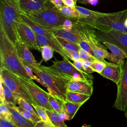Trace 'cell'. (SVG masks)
I'll return each mask as SVG.
<instances>
[{"label": "cell", "mask_w": 127, "mask_h": 127, "mask_svg": "<svg viewBox=\"0 0 127 127\" xmlns=\"http://www.w3.org/2000/svg\"><path fill=\"white\" fill-rule=\"evenodd\" d=\"M98 0H86V4H90L93 5H95L97 3Z\"/></svg>", "instance_id": "48"}, {"label": "cell", "mask_w": 127, "mask_h": 127, "mask_svg": "<svg viewBox=\"0 0 127 127\" xmlns=\"http://www.w3.org/2000/svg\"><path fill=\"white\" fill-rule=\"evenodd\" d=\"M127 18V9L113 13H102L91 20H77V21L90 28L102 32L112 30L127 33V27L125 21Z\"/></svg>", "instance_id": "4"}, {"label": "cell", "mask_w": 127, "mask_h": 127, "mask_svg": "<svg viewBox=\"0 0 127 127\" xmlns=\"http://www.w3.org/2000/svg\"><path fill=\"white\" fill-rule=\"evenodd\" d=\"M22 13L19 0H0V28L14 43L20 39L18 27Z\"/></svg>", "instance_id": "1"}, {"label": "cell", "mask_w": 127, "mask_h": 127, "mask_svg": "<svg viewBox=\"0 0 127 127\" xmlns=\"http://www.w3.org/2000/svg\"><path fill=\"white\" fill-rule=\"evenodd\" d=\"M36 41L37 45L40 49V47L47 45L52 48L55 51L59 54L64 60H69L68 58L64 52V49L57 40L56 37L54 35L48 37L44 35L36 34Z\"/></svg>", "instance_id": "14"}, {"label": "cell", "mask_w": 127, "mask_h": 127, "mask_svg": "<svg viewBox=\"0 0 127 127\" xmlns=\"http://www.w3.org/2000/svg\"><path fill=\"white\" fill-rule=\"evenodd\" d=\"M0 67H4L19 77L31 79L27 74L14 43L0 28Z\"/></svg>", "instance_id": "2"}, {"label": "cell", "mask_w": 127, "mask_h": 127, "mask_svg": "<svg viewBox=\"0 0 127 127\" xmlns=\"http://www.w3.org/2000/svg\"><path fill=\"white\" fill-rule=\"evenodd\" d=\"M0 127H17L12 122L0 119Z\"/></svg>", "instance_id": "42"}, {"label": "cell", "mask_w": 127, "mask_h": 127, "mask_svg": "<svg viewBox=\"0 0 127 127\" xmlns=\"http://www.w3.org/2000/svg\"><path fill=\"white\" fill-rule=\"evenodd\" d=\"M14 107H15V108L26 119L31 121L34 122L35 123H37L41 120V119L39 117L35 116L30 112L27 111L19 106L17 107L16 105H15Z\"/></svg>", "instance_id": "33"}, {"label": "cell", "mask_w": 127, "mask_h": 127, "mask_svg": "<svg viewBox=\"0 0 127 127\" xmlns=\"http://www.w3.org/2000/svg\"><path fill=\"white\" fill-rule=\"evenodd\" d=\"M124 65H120L115 63L107 62L106 66L100 74L112 80L117 85L121 78Z\"/></svg>", "instance_id": "16"}, {"label": "cell", "mask_w": 127, "mask_h": 127, "mask_svg": "<svg viewBox=\"0 0 127 127\" xmlns=\"http://www.w3.org/2000/svg\"><path fill=\"white\" fill-rule=\"evenodd\" d=\"M56 37H61L78 44L82 40H86L85 36L74 26L72 30L67 31L62 28L49 30Z\"/></svg>", "instance_id": "18"}, {"label": "cell", "mask_w": 127, "mask_h": 127, "mask_svg": "<svg viewBox=\"0 0 127 127\" xmlns=\"http://www.w3.org/2000/svg\"><path fill=\"white\" fill-rule=\"evenodd\" d=\"M90 97L91 96L90 95L78 92L67 91L65 96V100L83 105L90 98Z\"/></svg>", "instance_id": "23"}, {"label": "cell", "mask_w": 127, "mask_h": 127, "mask_svg": "<svg viewBox=\"0 0 127 127\" xmlns=\"http://www.w3.org/2000/svg\"><path fill=\"white\" fill-rule=\"evenodd\" d=\"M73 26L85 36L86 40L94 52L95 58L99 61L106 62L105 59H107L110 53L107 51V47L96 38L94 29L82 25L76 20L74 21Z\"/></svg>", "instance_id": "6"}, {"label": "cell", "mask_w": 127, "mask_h": 127, "mask_svg": "<svg viewBox=\"0 0 127 127\" xmlns=\"http://www.w3.org/2000/svg\"><path fill=\"white\" fill-rule=\"evenodd\" d=\"M4 103L10 113L11 122L17 127H34L36 123L25 118L15 108V105L6 102Z\"/></svg>", "instance_id": "17"}, {"label": "cell", "mask_w": 127, "mask_h": 127, "mask_svg": "<svg viewBox=\"0 0 127 127\" xmlns=\"http://www.w3.org/2000/svg\"><path fill=\"white\" fill-rule=\"evenodd\" d=\"M125 117H126V118L127 119V109L126 110V111H125Z\"/></svg>", "instance_id": "52"}, {"label": "cell", "mask_w": 127, "mask_h": 127, "mask_svg": "<svg viewBox=\"0 0 127 127\" xmlns=\"http://www.w3.org/2000/svg\"><path fill=\"white\" fill-rule=\"evenodd\" d=\"M96 38L101 42H108L122 50L127 55V33L112 30L102 32L94 29Z\"/></svg>", "instance_id": "10"}, {"label": "cell", "mask_w": 127, "mask_h": 127, "mask_svg": "<svg viewBox=\"0 0 127 127\" xmlns=\"http://www.w3.org/2000/svg\"><path fill=\"white\" fill-rule=\"evenodd\" d=\"M46 111L54 126L57 127H68L60 114L53 110L46 109Z\"/></svg>", "instance_id": "25"}, {"label": "cell", "mask_w": 127, "mask_h": 127, "mask_svg": "<svg viewBox=\"0 0 127 127\" xmlns=\"http://www.w3.org/2000/svg\"><path fill=\"white\" fill-rule=\"evenodd\" d=\"M102 43L111 52L107 59L111 63L120 65H124V59L127 58L126 54L117 46L108 42H103Z\"/></svg>", "instance_id": "19"}, {"label": "cell", "mask_w": 127, "mask_h": 127, "mask_svg": "<svg viewBox=\"0 0 127 127\" xmlns=\"http://www.w3.org/2000/svg\"><path fill=\"white\" fill-rule=\"evenodd\" d=\"M77 1L78 2H80V3L86 4V0H77Z\"/></svg>", "instance_id": "49"}, {"label": "cell", "mask_w": 127, "mask_h": 127, "mask_svg": "<svg viewBox=\"0 0 127 127\" xmlns=\"http://www.w3.org/2000/svg\"><path fill=\"white\" fill-rule=\"evenodd\" d=\"M63 3L64 5L75 8L76 6L77 0H63Z\"/></svg>", "instance_id": "43"}, {"label": "cell", "mask_w": 127, "mask_h": 127, "mask_svg": "<svg viewBox=\"0 0 127 127\" xmlns=\"http://www.w3.org/2000/svg\"><path fill=\"white\" fill-rule=\"evenodd\" d=\"M0 84V103H4L5 101V95L4 92L3 90V88L2 85Z\"/></svg>", "instance_id": "46"}, {"label": "cell", "mask_w": 127, "mask_h": 127, "mask_svg": "<svg viewBox=\"0 0 127 127\" xmlns=\"http://www.w3.org/2000/svg\"><path fill=\"white\" fill-rule=\"evenodd\" d=\"M14 44L18 56L23 65L32 67L37 66L40 63H37L28 47L20 39L16 40Z\"/></svg>", "instance_id": "13"}, {"label": "cell", "mask_w": 127, "mask_h": 127, "mask_svg": "<svg viewBox=\"0 0 127 127\" xmlns=\"http://www.w3.org/2000/svg\"><path fill=\"white\" fill-rule=\"evenodd\" d=\"M51 67L65 77L73 80H83L93 85V76L91 74L79 70L69 60L59 61L55 59L53 61V64Z\"/></svg>", "instance_id": "7"}, {"label": "cell", "mask_w": 127, "mask_h": 127, "mask_svg": "<svg viewBox=\"0 0 127 127\" xmlns=\"http://www.w3.org/2000/svg\"><path fill=\"white\" fill-rule=\"evenodd\" d=\"M32 105L35 109V111H36L38 116L39 117L41 121L45 123L53 125L48 115L46 113V109L45 108H44L42 106L37 105L34 104H32Z\"/></svg>", "instance_id": "30"}, {"label": "cell", "mask_w": 127, "mask_h": 127, "mask_svg": "<svg viewBox=\"0 0 127 127\" xmlns=\"http://www.w3.org/2000/svg\"><path fill=\"white\" fill-rule=\"evenodd\" d=\"M79 55H80L81 60L88 61H90L91 62H94L95 61L97 60V59L96 58L94 57L91 54H90L89 53L84 51V50L82 49L81 48L79 51Z\"/></svg>", "instance_id": "37"}, {"label": "cell", "mask_w": 127, "mask_h": 127, "mask_svg": "<svg viewBox=\"0 0 127 127\" xmlns=\"http://www.w3.org/2000/svg\"><path fill=\"white\" fill-rule=\"evenodd\" d=\"M49 101L53 111L57 112L60 114L64 113L63 110V105L64 101L51 94L49 95Z\"/></svg>", "instance_id": "27"}, {"label": "cell", "mask_w": 127, "mask_h": 127, "mask_svg": "<svg viewBox=\"0 0 127 127\" xmlns=\"http://www.w3.org/2000/svg\"><path fill=\"white\" fill-rule=\"evenodd\" d=\"M18 78L33 100L35 104L42 106L47 110H53L49 101V92L40 88L32 79H25L19 76Z\"/></svg>", "instance_id": "9"}, {"label": "cell", "mask_w": 127, "mask_h": 127, "mask_svg": "<svg viewBox=\"0 0 127 127\" xmlns=\"http://www.w3.org/2000/svg\"><path fill=\"white\" fill-rule=\"evenodd\" d=\"M24 14L48 30L62 28L64 21L68 18L52 3L40 11Z\"/></svg>", "instance_id": "5"}, {"label": "cell", "mask_w": 127, "mask_h": 127, "mask_svg": "<svg viewBox=\"0 0 127 127\" xmlns=\"http://www.w3.org/2000/svg\"><path fill=\"white\" fill-rule=\"evenodd\" d=\"M125 25L126 26V27H127V18H126L125 21Z\"/></svg>", "instance_id": "51"}, {"label": "cell", "mask_w": 127, "mask_h": 127, "mask_svg": "<svg viewBox=\"0 0 127 127\" xmlns=\"http://www.w3.org/2000/svg\"><path fill=\"white\" fill-rule=\"evenodd\" d=\"M16 104L18 105L19 107L23 108L24 109H25L27 111L30 112L31 113H32L34 115H35V116L39 117L36 111H35V109L34 108V107H33L32 104H31L30 103L28 102L25 99H24L22 98H20V97H17L16 100Z\"/></svg>", "instance_id": "31"}, {"label": "cell", "mask_w": 127, "mask_h": 127, "mask_svg": "<svg viewBox=\"0 0 127 127\" xmlns=\"http://www.w3.org/2000/svg\"><path fill=\"white\" fill-rule=\"evenodd\" d=\"M78 45L82 49L87 52L90 54H91L92 56H93L95 58V56L93 51H92L91 48L90 47V46H89V44L87 43V42L86 40L81 41V42H80V43L78 44Z\"/></svg>", "instance_id": "40"}, {"label": "cell", "mask_w": 127, "mask_h": 127, "mask_svg": "<svg viewBox=\"0 0 127 127\" xmlns=\"http://www.w3.org/2000/svg\"><path fill=\"white\" fill-rule=\"evenodd\" d=\"M93 91V85L83 80L71 79L67 85V91L76 92L91 96Z\"/></svg>", "instance_id": "20"}, {"label": "cell", "mask_w": 127, "mask_h": 127, "mask_svg": "<svg viewBox=\"0 0 127 127\" xmlns=\"http://www.w3.org/2000/svg\"><path fill=\"white\" fill-rule=\"evenodd\" d=\"M81 60L83 64L84 71L86 73L91 74L94 72V71L93 70V69L91 67V65L93 62H91L88 61H86V60Z\"/></svg>", "instance_id": "41"}, {"label": "cell", "mask_w": 127, "mask_h": 127, "mask_svg": "<svg viewBox=\"0 0 127 127\" xmlns=\"http://www.w3.org/2000/svg\"><path fill=\"white\" fill-rule=\"evenodd\" d=\"M34 73L47 86L48 92L65 101L67 85L71 79L60 74L51 66L42 65L31 67Z\"/></svg>", "instance_id": "3"}, {"label": "cell", "mask_w": 127, "mask_h": 127, "mask_svg": "<svg viewBox=\"0 0 127 127\" xmlns=\"http://www.w3.org/2000/svg\"><path fill=\"white\" fill-rule=\"evenodd\" d=\"M0 119L11 122L10 113L4 103L0 104Z\"/></svg>", "instance_id": "34"}, {"label": "cell", "mask_w": 127, "mask_h": 127, "mask_svg": "<svg viewBox=\"0 0 127 127\" xmlns=\"http://www.w3.org/2000/svg\"><path fill=\"white\" fill-rule=\"evenodd\" d=\"M75 8L79 12V13L83 16V18L79 19L78 20H91L98 16L100 14V12L93 11L81 6L76 5Z\"/></svg>", "instance_id": "26"}, {"label": "cell", "mask_w": 127, "mask_h": 127, "mask_svg": "<svg viewBox=\"0 0 127 127\" xmlns=\"http://www.w3.org/2000/svg\"><path fill=\"white\" fill-rule=\"evenodd\" d=\"M24 66L25 67V70L26 71V72H27V74L28 75V76L32 79L35 80L36 81H37V82L40 83L41 85L44 86L45 87L47 88V86L45 84V83L43 81H42L37 75H36L34 73V72H33V70H32V69L31 67H30L29 66H27V65H24Z\"/></svg>", "instance_id": "36"}, {"label": "cell", "mask_w": 127, "mask_h": 127, "mask_svg": "<svg viewBox=\"0 0 127 127\" xmlns=\"http://www.w3.org/2000/svg\"><path fill=\"white\" fill-rule=\"evenodd\" d=\"M127 63V62H126Z\"/></svg>", "instance_id": "53"}, {"label": "cell", "mask_w": 127, "mask_h": 127, "mask_svg": "<svg viewBox=\"0 0 127 127\" xmlns=\"http://www.w3.org/2000/svg\"><path fill=\"white\" fill-rule=\"evenodd\" d=\"M113 107L121 111L127 109V63L124 64L120 82L117 84V93Z\"/></svg>", "instance_id": "11"}, {"label": "cell", "mask_w": 127, "mask_h": 127, "mask_svg": "<svg viewBox=\"0 0 127 127\" xmlns=\"http://www.w3.org/2000/svg\"><path fill=\"white\" fill-rule=\"evenodd\" d=\"M54 49L49 46H44L40 48V52L41 53L42 60L47 62L50 60L54 55Z\"/></svg>", "instance_id": "32"}, {"label": "cell", "mask_w": 127, "mask_h": 127, "mask_svg": "<svg viewBox=\"0 0 127 127\" xmlns=\"http://www.w3.org/2000/svg\"><path fill=\"white\" fill-rule=\"evenodd\" d=\"M73 65L79 70L83 72H85L84 70V68H83V64L82 62L81 61V60H79V61H75L73 63Z\"/></svg>", "instance_id": "44"}, {"label": "cell", "mask_w": 127, "mask_h": 127, "mask_svg": "<svg viewBox=\"0 0 127 127\" xmlns=\"http://www.w3.org/2000/svg\"><path fill=\"white\" fill-rule=\"evenodd\" d=\"M75 19H73L70 18H66L64 21L62 26V29L67 31H71L72 30L74 24V21Z\"/></svg>", "instance_id": "38"}, {"label": "cell", "mask_w": 127, "mask_h": 127, "mask_svg": "<svg viewBox=\"0 0 127 127\" xmlns=\"http://www.w3.org/2000/svg\"><path fill=\"white\" fill-rule=\"evenodd\" d=\"M64 52H65L66 55L68 58V59H70L71 60L73 61V62L79 61V60H81L79 52L74 51H67L64 49Z\"/></svg>", "instance_id": "39"}, {"label": "cell", "mask_w": 127, "mask_h": 127, "mask_svg": "<svg viewBox=\"0 0 127 127\" xmlns=\"http://www.w3.org/2000/svg\"><path fill=\"white\" fill-rule=\"evenodd\" d=\"M106 62H102L97 60L92 63L91 67L94 72H96L100 74L106 66Z\"/></svg>", "instance_id": "35"}, {"label": "cell", "mask_w": 127, "mask_h": 127, "mask_svg": "<svg viewBox=\"0 0 127 127\" xmlns=\"http://www.w3.org/2000/svg\"><path fill=\"white\" fill-rule=\"evenodd\" d=\"M56 37L57 40L62 45V46L64 48V49L67 51H74L79 52V51L81 49L79 45L76 43H75L74 42H72L71 41H70L69 40H67L66 39H65L61 37Z\"/></svg>", "instance_id": "28"}, {"label": "cell", "mask_w": 127, "mask_h": 127, "mask_svg": "<svg viewBox=\"0 0 127 127\" xmlns=\"http://www.w3.org/2000/svg\"><path fill=\"white\" fill-rule=\"evenodd\" d=\"M0 79L17 97L25 99L31 104H35L33 100L21 83L17 75L4 67H0Z\"/></svg>", "instance_id": "8"}, {"label": "cell", "mask_w": 127, "mask_h": 127, "mask_svg": "<svg viewBox=\"0 0 127 127\" xmlns=\"http://www.w3.org/2000/svg\"><path fill=\"white\" fill-rule=\"evenodd\" d=\"M82 105L81 104L64 101L63 105V110L67 117V120H70L72 119Z\"/></svg>", "instance_id": "22"}, {"label": "cell", "mask_w": 127, "mask_h": 127, "mask_svg": "<svg viewBox=\"0 0 127 127\" xmlns=\"http://www.w3.org/2000/svg\"><path fill=\"white\" fill-rule=\"evenodd\" d=\"M23 13L35 12L46 8L52 2L50 0H19Z\"/></svg>", "instance_id": "15"}, {"label": "cell", "mask_w": 127, "mask_h": 127, "mask_svg": "<svg viewBox=\"0 0 127 127\" xmlns=\"http://www.w3.org/2000/svg\"><path fill=\"white\" fill-rule=\"evenodd\" d=\"M22 19L31 28L36 34L44 35L48 37L54 35V34L49 30L45 28L38 23L34 21L23 13L22 14Z\"/></svg>", "instance_id": "21"}, {"label": "cell", "mask_w": 127, "mask_h": 127, "mask_svg": "<svg viewBox=\"0 0 127 127\" xmlns=\"http://www.w3.org/2000/svg\"><path fill=\"white\" fill-rule=\"evenodd\" d=\"M59 10L65 16L75 20H79L83 18V16L75 8L66 5H62L57 7Z\"/></svg>", "instance_id": "24"}, {"label": "cell", "mask_w": 127, "mask_h": 127, "mask_svg": "<svg viewBox=\"0 0 127 127\" xmlns=\"http://www.w3.org/2000/svg\"><path fill=\"white\" fill-rule=\"evenodd\" d=\"M0 83L2 85L3 88L5 99V102H6L8 103H12L16 105V100L17 96L15 95V94L11 91V90L9 88V87L2 81V80L1 79H0Z\"/></svg>", "instance_id": "29"}, {"label": "cell", "mask_w": 127, "mask_h": 127, "mask_svg": "<svg viewBox=\"0 0 127 127\" xmlns=\"http://www.w3.org/2000/svg\"><path fill=\"white\" fill-rule=\"evenodd\" d=\"M82 127H92L90 125H84L82 126Z\"/></svg>", "instance_id": "50"}, {"label": "cell", "mask_w": 127, "mask_h": 127, "mask_svg": "<svg viewBox=\"0 0 127 127\" xmlns=\"http://www.w3.org/2000/svg\"><path fill=\"white\" fill-rule=\"evenodd\" d=\"M50 0L56 7L62 6L63 4V0Z\"/></svg>", "instance_id": "47"}, {"label": "cell", "mask_w": 127, "mask_h": 127, "mask_svg": "<svg viewBox=\"0 0 127 127\" xmlns=\"http://www.w3.org/2000/svg\"><path fill=\"white\" fill-rule=\"evenodd\" d=\"M18 33L20 39L29 48L40 51V49L37 43L36 33L23 20L18 25Z\"/></svg>", "instance_id": "12"}, {"label": "cell", "mask_w": 127, "mask_h": 127, "mask_svg": "<svg viewBox=\"0 0 127 127\" xmlns=\"http://www.w3.org/2000/svg\"><path fill=\"white\" fill-rule=\"evenodd\" d=\"M34 127H57L53 125L45 123L41 120L36 123Z\"/></svg>", "instance_id": "45"}]
</instances>
